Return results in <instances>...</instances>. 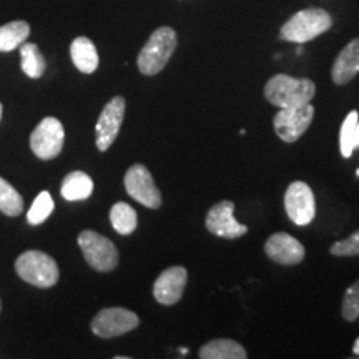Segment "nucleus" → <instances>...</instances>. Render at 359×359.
Masks as SVG:
<instances>
[{
    "mask_svg": "<svg viewBox=\"0 0 359 359\" xmlns=\"http://www.w3.org/2000/svg\"><path fill=\"white\" fill-rule=\"evenodd\" d=\"M353 353L356 354V356H359V338L356 339V343H354V346H353Z\"/></svg>",
    "mask_w": 359,
    "mask_h": 359,
    "instance_id": "28",
    "label": "nucleus"
},
{
    "mask_svg": "<svg viewBox=\"0 0 359 359\" xmlns=\"http://www.w3.org/2000/svg\"><path fill=\"white\" fill-rule=\"evenodd\" d=\"M125 107L127 103L123 97H114L103 107L95 125V145L100 151L109 150L118 137L120 127L123 123Z\"/></svg>",
    "mask_w": 359,
    "mask_h": 359,
    "instance_id": "10",
    "label": "nucleus"
},
{
    "mask_svg": "<svg viewBox=\"0 0 359 359\" xmlns=\"http://www.w3.org/2000/svg\"><path fill=\"white\" fill-rule=\"evenodd\" d=\"M53 208H55V203H53L52 195L48 191H40L37 198L34 200L32 206H30L29 213H27V222L34 226L37 224H42L45 219L50 217Z\"/></svg>",
    "mask_w": 359,
    "mask_h": 359,
    "instance_id": "23",
    "label": "nucleus"
},
{
    "mask_svg": "<svg viewBox=\"0 0 359 359\" xmlns=\"http://www.w3.org/2000/svg\"><path fill=\"white\" fill-rule=\"evenodd\" d=\"M20 67L29 79H40L47 69V62L40 52L39 45L24 42L20 45Z\"/></svg>",
    "mask_w": 359,
    "mask_h": 359,
    "instance_id": "19",
    "label": "nucleus"
},
{
    "mask_svg": "<svg viewBox=\"0 0 359 359\" xmlns=\"http://www.w3.org/2000/svg\"><path fill=\"white\" fill-rule=\"evenodd\" d=\"M356 175H358V177H359V168H358V170H356Z\"/></svg>",
    "mask_w": 359,
    "mask_h": 359,
    "instance_id": "30",
    "label": "nucleus"
},
{
    "mask_svg": "<svg viewBox=\"0 0 359 359\" xmlns=\"http://www.w3.org/2000/svg\"><path fill=\"white\" fill-rule=\"evenodd\" d=\"M331 25H333V17L325 8H304V11L296 12L281 27L280 37L286 42L306 43L327 32Z\"/></svg>",
    "mask_w": 359,
    "mask_h": 359,
    "instance_id": "3",
    "label": "nucleus"
},
{
    "mask_svg": "<svg viewBox=\"0 0 359 359\" xmlns=\"http://www.w3.org/2000/svg\"><path fill=\"white\" fill-rule=\"evenodd\" d=\"M235 212V203L230 200L219 201L213 205L210 212L206 213L205 226L212 235L226 238V240H236L248 233V226L241 224L233 217Z\"/></svg>",
    "mask_w": 359,
    "mask_h": 359,
    "instance_id": "12",
    "label": "nucleus"
},
{
    "mask_svg": "<svg viewBox=\"0 0 359 359\" xmlns=\"http://www.w3.org/2000/svg\"><path fill=\"white\" fill-rule=\"evenodd\" d=\"M285 210L291 222L298 226H306L316 215V201L308 183L293 182L285 193Z\"/></svg>",
    "mask_w": 359,
    "mask_h": 359,
    "instance_id": "11",
    "label": "nucleus"
},
{
    "mask_svg": "<svg viewBox=\"0 0 359 359\" xmlns=\"http://www.w3.org/2000/svg\"><path fill=\"white\" fill-rule=\"evenodd\" d=\"M65 143L64 125L55 116H45L30 135V148L40 160H53Z\"/></svg>",
    "mask_w": 359,
    "mask_h": 359,
    "instance_id": "6",
    "label": "nucleus"
},
{
    "mask_svg": "<svg viewBox=\"0 0 359 359\" xmlns=\"http://www.w3.org/2000/svg\"><path fill=\"white\" fill-rule=\"evenodd\" d=\"M264 253L271 262L285 264V266H293V264L303 262L306 250H304L302 241L296 240L288 233L281 231L268 238L266 243H264Z\"/></svg>",
    "mask_w": 359,
    "mask_h": 359,
    "instance_id": "13",
    "label": "nucleus"
},
{
    "mask_svg": "<svg viewBox=\"0 0 359 359\" xmlns=\"http://www.w3.org/2000/svg\"><path fill=\"white\" fill-rule=\"evenodd\" d=\"M79 246L85 259L95 271L109 273L118 264V250L107 236L93 230H83L79 235Z\"/></svg>",
    "mask_w": 359,
    "mask_h": 359,
    "instance_id": "5",
    "label": "nucleus"
},
{
    "mask_svg": "<svg viewBox=\"0 0 359 359\" xmlns=\"http://www.w3.org/2000/svg\"><path fill=\"white\" fill-rule=\"evenodd\" d=\"M358 111L353 110L349 111L346 118H344L343 125H341V132H339V150L341 155L344 158H349L353 155L354 147H353V140H354V130H356V123H358Z\"/></svg>",
    "mask_w": 359,
    "mask_h": 359,
    "instance_id": "24",
    "label": "nucleus"
},
{
    "mask_svg": "<svg viewBox=\"0 0 359 359\" xmlns=\"http://www.w3.org/2000/svg\"><path fill=\"white\" fill-rule=\"evenodd\" d=\"M30 25L25 20H13L0 27V52H12L27 42Z\"/></svg>",
    "mask_w": 359,
    "mask_h": 359,
    "instance_id": "20",
    "label": "nucleus"
},
{
    "mask_svg": "<svg viewBox=\"0 0 359 359\" xmlns=\"http://www.w3.org/2000/svg\"><path fill=\"white\" fill-rule=\"evenodd\" d=\"M359 74V39L349 42L336 57L331 79L336 85H346Z\"/></svg>",
    "mask_w": 359,
    "mask_h": 359,
    "instance_id": "15",
    "label": "nucleus"
},
{
    "mask_svg": "<svg viewBox=\"0 0 359 359\" xmlns=\"http://www.w3.org/2000/svg\"><path fill=\"white\" fill-rule=\"evenodd\" d=\"M2 110H4V107H2V103H0V120H2Z\"/></svg>",
    "mask_w": 359,
    "mask_h": 359,
    "instance_id": "29",
    "label": "nucleus"
},
{
    "mask_svg": "<svg viewBox=\"0 0 359 359\" xmlns=\"http://www.w3.org/2000/svg\"><path fill=\"white\" fill-rule=\"evenodd\" d=\"M0 212L7 217H19L24 212V198L7 180L0 178Z\"/></svg>",
    "mask_w": 359,
    "mask_h": 359,
    "instance_id": "22",
    "label": "nucleus"
},
{
    "mask_svg": "<svg viewBox=\"0 0 359 359\" xmlns=\"http://www.w3.org/2000/svg\"><path fill=\"white\" fill-rule=\"evenodd\" d=\"M140 325L137 313L127 308H105L92 320V333L102 339H111L133 331Z\"/></svg>",
    "mask_w": 359,
    "mask_h": 359,
    "instance_id": "7",
    "label": "nucleus"
},
{
    "mask_svg": "<svg viewBox=\"0 0 359 359\" xmlns=\"http://www.w3.org/2000/svg\"><path fill=\"white\" fill-rule=\"evenodd\" d=\"M316 85L309 79H294L286 74H278L264 85V97L271 105L280 109H293L311 103Z\"/></svg>",
    "mask_w": 359,
    "mask_h": 359,
    "instance_id": "1",
    "label": "nucleus"
},
{
    "mask_svg": "<svg viewBox=\"0 0 359 359\" xmlns=\"http://www.w3.org/2000/svg\"><path fill=\"white\" fill-rule=\"evenodd\" d=\"M314 118V107L311 103L293 109H280L273 118V127L278 137L286 143H294L302 138Z\"/></svg>",
    "mask_w": 359,
    "mask_h": 359,
    "instance_id": "9",
    "label": "nucleus"
},
{
    "mask_svg": "<svg viewBox=\"0 0 359 359\" xmlns=\"http://www.w3.org/2000/svg\"><path fill=\"white\" fill-rule=\"evenodd\" d=\"M341 313H343L344 320L351 323L359 318V280L354 281L344 293Z\"/></svg>",
    "mask_w": 359,
    "mask_h": 359,
    "instance_id": "25",
    "label": "nucleus"
},
{
    "mask_svg": "<svg viewBox=\"0 0 359 359\" xmlns=\"http://www.w3.org/2000/svg\"><path fill=\"white\" fill-rule=\"evenodd\" d=\"M0 308H2V304H0Z\"/></svg>",
    "mask_w": 359,
    "mask_h": 359,
    "instance_id": "31",
    "label": "nucleus"
},
{
    "mask_svg": "<svg viewBox=\"0 0 359 359\" xmlns=\"http://www.w3.org/2000/svg\"><path fill=\"white\" fill-rule=\"evenodd\" d=\"M125 190L133 200L142 203L147 208H160L161 193L155 185V180L151 177L150 170L145 165L135 163L127 170L123 178Z\"/></svg>",
    "mask_w": 359,
    "mask_h": 359,
    "instance_id": "8",
    "label": "nucleus"
},
{
    "mask_svg": "<svg viewBox=\"0 0 359 359\" xmlns=\"http://www.w3.org/2000/svg\"><path fill=\"white\" fill-rule=\"evenodd\" d=\"M188 281V271L183 266H172L160 273L154 283V296L160 304L172 306L182 299Z\"/></svg>",
    "mask_w": 359,
    "mask_h": 359,
    "instance_id": "14",
    "label": "nucleus"
},
{
    "mask_svg": "<svg viewBox=\"0 0 359 359\" xmlns=\"http://www.w3.org/2000/svg\"><path fill=\"white\" fill-rule=\"evenodd\" d=\"M15 271L25 283L39 286V288H52L60 278L55 259L39 250H29L22 253L15 262Z\"/></svg>",
    "mask_w": 359,
    "mask_h": 359,
    "instance_id": "4",
    "label": "nucleus"
},
{
    "mask_svg": "<svg viewBox=\"0 0 359 359\" xmlns=\"http://www.w3.org/2000/svg\"><path fill=\"white\" fill-rule=\"evenodd\" d=\"M70 57L77 70L87 75L93 74L100 64L95 43L88 37H77L70 43Z\"/></svg>",
    "mask_w": 359,
    "mask_h": 359,
    "instance_id": "16",
    "label": "nucleus"
},
{
    "mask_svg": "<svg viewBox=\"0 0 359 359\" xmlns=\"http://www.w3.org/2000/svg\"><path fill=\"white\" fill-rule=\"evenodd\" d=\"M331 255L334 257H359V230L343 241L331 245Z\"/></svg>",
    "mask_w": 359,
    "mask_h": 359,
    "instance_id": "26",
    "label": "nucleus"
},
{
    "mask_svg": "<svg viewBox=\"0 0 359 359\" xmlns=\"http://www.w3.org/2000/svg\"><path fill=\"white\" fill-rule=\"evenodd\" d=\"M353 147H354V150H356V148H359V120H358V123H356V130H354Z\"/></svg>",
    "mask_w": 359,
    "mask_h": 359,
    "instance_id": "27",
    "label": "nucleus"
},
{
    "mask_svg": "<svg viewBox=\"0 0 359 359\" xmlns=\"http://www.w3.org/2000/svg\"><path fill=\"white\" fill-rule=\"evenodd\" d=\"M93 193V180L85 172H72L62 182L60 195L67 201H83Z\"/></svg>",
    "mask_w": 359,
    "mask_h": 359,
    "instance_id": "18",
    "label": "nucleus"
},
{
    "mask_svg": "<svg viewBox=\"0 0 359 359\" xmlns=\"http://www.w3.org/2000/svg\"><path fill=\"white\" fill-rule=\"evenodd\" d=\"M177 32H175L172 27H160V29H156L150 35V39L147 40V43L143 45L140 53H138V70L143 75H147V77H154V75L160 74L167 67L173 52L177 50Z\"/></svg>",
    "mask_w": 359,
    "mask_h": 359,
    "instance_id": "2",
    "label": "nucleus"
},
{
    "mask_svg": "<svg viewBox=\"0 0 359 359\" xmlns=\"http://www.w3.org/2000/svg\"><path fill=\"white\" fill-rule=\"evenodd\" d=\"M201 359H246L248 353L235 339L218 338L212 339L200 348Z\"/></svg>",
    "mask_w": 359,
    "mask_h": 359,
    "instance_id": "17",
    "label": "nucleus"
},
{
    "mask_svg": "<svg viewBox=\"0 0 359 359\" xmlns=\"http://www.w3.org/2000/svg\"><path fill=\"white\" fill-rule=\"evenodd\" d=\"M110 223L118 235H132L138 226V215L133 206L118 201L110 210Z\"/></svg>",
    "mask_w": 359,
    "mask_h": 359,
    "instance_id": "21",
    "label": "nucleus"
}]
</instances>
